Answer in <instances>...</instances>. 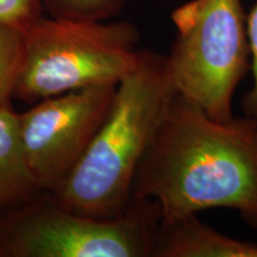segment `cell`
I'll return each mask as SVG.
<instances>
[{"instance_id": "6da1fadb", "label": "cell", "mask_w": 257, "mask_h": 257, "mask_svg": "<svg viewBox=\"0 0 257 257\" xmlns=\"http://www.w3.org/2000/svg\"><path fill=\"white\" fill-rule=\"evenodd\" d=\"M131 197L163 218L230 208L257 229V121L218 120L180 94L135 174Z\"/></svg>"}, {"instance_id": "7a4b0ae2", "label": "cell", "mask_w": 257, "mask_h": 257, "mask_svg": "<svg viewBox=\"0 0 257 257\" xmlns=\"http://www.w3.org/2000/svg\"><path fill=\"white\" fill-rule=\"evenodd\" d=\"M178 94L166 54L142 49L136 67L118 82L110 111L82 159L50 193L53 198L86 216L123 213L133 201L138 166Z\"/></svg>"}, {"instance_id": "3957f363", "label": "cell", "mask_w": 257, "mask_h": 257, "mask_svg": "<svg viewBox=\"0 0 257 257\" xmlns=\"http://www.w3.org/2000/svg\"><path fill=\"white\" fill-rule=\"evenodd\" d=\"M24 56L15 98L35 104L78 89L118 85L142 49L127 21H73L41 16L22 28Z\"/></svg>"}, {"instance_id": "277c9868", "label": "cell", "mask_w": 257, "mask_h": 257, "mask_svg": "<svg viewBox=\"0 0 257 257\" xmlns=\"http://www.w3.org/2000/svg\"><path fill=\"white\" fill-rule=\"evenodd\" d=\"M161 218L150 199H133L119 216L95 218L43 192L0 213V257H154Z\"/></svg>"}, {"instance_id": "5b68a950", "label": "cell", "mask_w": 257, "mask_h": 257, "mask_svg": "<svg viewBox=\"0 0 257 257\" xmlns=\"http://www.w3.org/2000/svg\"><path fill=\"white\" fill-rule=\"evenodd\" d=\"M170 18L176 34L166 57L179 94L214 119H231L234 92L250 72L243 0H187Z\"/></svg>"}, {"instance_id": "8992f818", "label": "cell", "mask_w": 257, "mask_h": 257, "mask_svg": "<svg viewBox=\"0 0 257 257\" xmlns=\"http://www.w3.org/2000/svg\"><path fill=\"white\" fill-rule=\"evenodd\" d=\"M115 87L102 85L63 93L18 112L23 149L44 192H55L82 159L110 111Z\"/></svg>"}, {"instance_id": "52a82bcc", "label": "cell", "mask_w": 257, "mask_h": 257, "mask_svg": "<svg viewBox=\"0 0 257 257\" xmlns=\"http://www.w3.org/2000/svg\"><path fill=\"white\" fill-rule=\"evenodd\" d=\"M154 257H257V243L232 238L198 213L161 218Z\"/></svg>"}, {"instance_id": "ba28073f", "label": "cell", "mask_w": 257, "mask_h": 257, "mask_svg": "<svg viewBox=\"0 0 257 257\" xmlns=\"http://www.w3.org/2000/svg\"><path fill=\"white\" fill-rule=\"evenodd\" d=\"M44 191L29 166L12 101L0 106V213L28 204Z\"/></svg>"}, {"instance_id": "9c48e42d", "label": "cell", "mask_w": 257, "mask_h": 257, "mask_svg": "<svg viewBox=\"0 0 257 257\" xmlns=\"http://www.w3.org/2000/svg\"><path fill=\"white\" fill-rule=\"evenodd\" d=\"M23 56L24 38L22 28L0 23V106L15 98Z\"/></svg>"}, {"instance_id": "30bf717a", "label": "cell", "mask_w": 257, "mask_h": 257, "mask_svg": "<svg viewBox=\"0 0 257 257\" xmlns=\"http://www.w3.org/2000/svg\"><path fill=\"white\" fill-rule=\"evenodd\" d=\"M43 11L53 18L73 21H111L127 0H41Z\"/></svg>"}, {"instance_id": "8fae6325", "label": "cell", "mask_w": 257, "mask_h": 257, "mask_svg": "<svg viewBox=\"0 0 257 257\" xmlns=\"http://www.w3.org/2000/svg\"><path fill=\"white\" fill-rule=\"evenodd\" d=\"M248 41L250 50V72L252 75L251 87L242 99L243 115L257 121V0L249 15H246Z\"/></svg>"}, {"instance_id": "7c38bea8", "label": "cell", "mask_w": 257, "mask_h": 257, "mask_svg": "<svg viewBox=\"0 0 257 257\" xmlns=\"http://www.w3.org/2000/svg\"><path fill=\"white\" fill-rule=\"evenodd\" d=\"M41 16V0H0V23L23 28Z\"/></svg>"}]
</instances>
